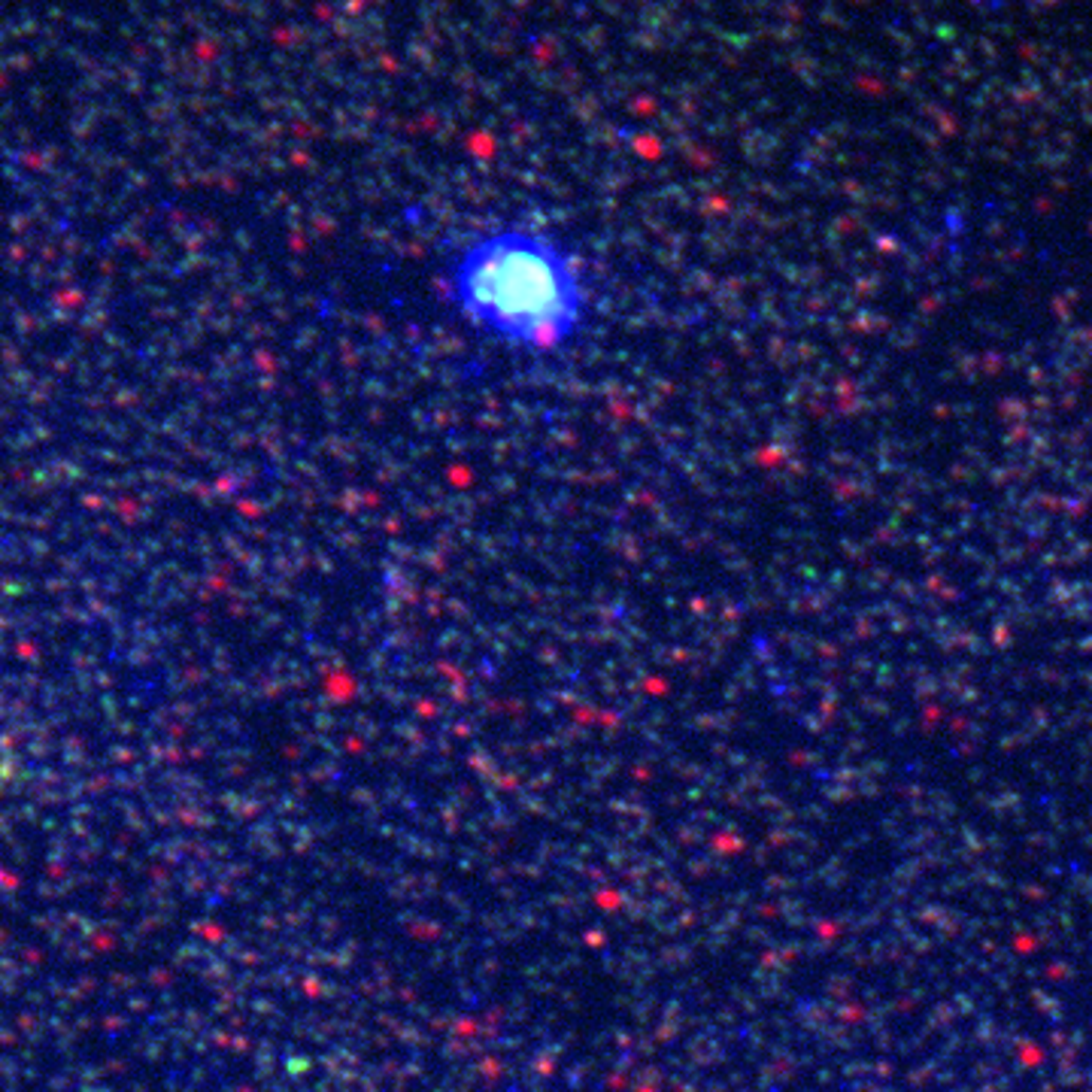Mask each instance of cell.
Listing matches in <instances>:
<instances>
[{
    "instance_id": "cell-1",
    "label": "cell",
    "mask_w": 1092,
    "mask_h": 1092,
    "mask_svg": "<svg viewBox=\"0 0 1092 1092\" xmlns=\"http://www.w3.org/2000/svg\"><path fill=\"white\" fill-rule=\"evenodd\" d=\"M447 295L489 341L523 352H562L589 319L577 258L538 228L507 225L471 237L450 265Z\"/></svg>"
}]
</instances>
